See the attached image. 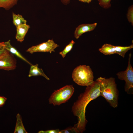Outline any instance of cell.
<instances>
[{"instance_id":"cell-18","label":"cell","mask_w":133,"mask_h":133,"mask_svg":"<svg viewBox=\"0 0 133 133\" xmlns=\"http://www.w3.org/2000/svg\"><path fill=\"white\" fill-rule=\"evenodd\" d=\"M127 17L129 23L133 25V6L132 5L128 8L127 14Z\"/></svg>"},{"instance_id":"cell-14","label":"cell","mask_w":133,"mask_h":133,"mask_svg":"<svg viewBox=\"0 0 133 133\" xmlns=\"http://www.w3.org/2000/svg\"><path fill=\"white\" fill-rule=\"evenodd\" d=\"M18 0H0V8L8 10L16 5Z\"/></svg>"},{"instance_id":"cell-2","label":"cell","mask_w":133,"mask_h":133,"mask_svg":"<svg viewBox=\"0 0 133 133\" xmlns=\"http://www.w3.org/2000/svg\"><path fill=\"white\" fill-rule=\"evenodd\" d=\"M100 86V95L103 97L114 108L118 104V92L114 78L100 77L96 80Z\"/></svg>"},{"instance_id":"cell-21","label":"cell","mask_w":133,"mask_h":133,"mask_svg":"<svg viewBox=\"0 0 133 133\" xmlns=\"http://www.w3.org/2000/svg\"><path fill=\"white\" fill-rule=\"evenodd\" d=\"M59 129L48 130L46 131L41 130L38 132L39 133H60Z\"/></svg>"},{"instance_id":"cell-24","label":"cell","mask_w":133,"mask_h":133,"mask_svg":"<svg viewBox=\"0 0 133 133\" xmlns=\"http://www.w3.org/2000/svg\"><path fill=\"white\" fill-rule=\"evenodd\" d=\"M79 1L84 3H89L93 0H78Z\"/></svg>"},{"instance_id":"cell-5","label":"cell","mask_w":133,"mask_h":133,"mask_svg":"<svg viewBox=\"0 0 133 133\" xmlns=\"http://www.w3.org/2000/svg\"><path fill=\"white\" fill-rule=\"evenodd\" d=\"M131 52L129 54L128 65L126 69L116 74L119 79L125 81L124 90L128 93H130V90L133 88V69L131 63Z\"/></svg>"},{"instance_id":"cell-17","label":"cell","mask_w":133,"mask_h":133,"mask_svg":"<svg viewBox=\"0 0 133 133\" xmlns=\"http://www.w3.org/2000/svg\"><path fill=\"white\" fill-rule=\"evenodd\" d=\"M75 43L74 41L73 40H72L65 47L63 50L59 53V54L63 58H64L66 54L71 51Z\"/></svg>"},{"instance_id":"cell-4","label":"cell","mask_w":133,"mask_h":133,"mask_svg":"<svg viewBox=\"0 0 133 133\" xmlns=\"http://www.w3.org/2000/svg\"><path fill=\"white\" fill-rule=\"evenodd\" d=\"M74 91V88L71 85H66L55 90L49 98V103L56 106L64 103L71 97Z\"/></svg>"},{"instance_id":"cell-22","label":"cell","mask_w":133,"mask_h":133,"mask_svg":"<svg viewBox=\"0 0 133 133\" xmlns=\"http://www.w3.org/2000/svg\"><path fill=\"white\" fill-rule=\"evenodd\" d=\"M7 98L3 96H0V107H2L5 104Z\"/></svg>"},{"instance_id":"cell-13","label":"cell","mask_w":133,"mask_h":133,"mask_svg":"<svg viewBox=\"0 0 133 133\" xmlns=\"http://www.w3.org/2000/svg\"><path fill=\"white\" fill-rule=\"evenodd\" d=\"M133 47V44L126 46H115L116 54H117L123 58H124L126 53Z\"/></svg>"},{"instance_id":"cell-26","label":"cell","mask_w":133,"mask_h":133,"mask_svg":"<svg viewBox=\"0 0 133 133\" xmlns=\"http://www.w3.org/2000/svg\"><path fill=\"white\" fill-rule=\"evenodd\" d=\"M6 50L4 48L0 49V56L2 53H4Z\"/></svg>"},{"instance_id":"cell-7","label":"cell","mask_w":133,"mask_h":133,"mask_svg":"<svg viewBox=\"0 0 133 133\" xmlns=\"http://www.w3.org/2000/svg\"><path fill=\"white\" fill-rule=\"evenodd\" d=\"M16 61L13 55L6 50L0 56V69L9 71L14 69Z\"/></svg>"},{"instance_id":"cell-16","label":"cell","mask_w":133,"mask_h":133,"mask_svg":"<svg viewBox=\"0 0 133 133\" xmlns=\"http://www.w3.org/2000/svg\"><path fill=\"white\" fill-rule=\"evenodd\" d=\"M114 45L108 44H104L99 49V51L105 55L113 54L112 50Z\"/></svg>"},{"instance_id":"cell-1","label":"cell","mask_w":133,"mask_h":133,"mask_svg":"<svg viewBox=\"0 0 133 133\" xmlns=\"http://www.w3.org/2000/svg\"><path fill=\"white\" fill-rule=\"evenodd\" d=\"M100 86L96 81L87 86L84 92L81 94L72 107L74 115L77 117L78 122L74 127L79 133H83L85 130L87 122L85 116L86 109L92 100L100 96Z\"/></svg>"},{"instance_id":"cell-11","label":"cell","mask_w":133,"mask_h":133,"mask_svg":"<svg viewBox=\"0 0 133 133\" xmlns=\"http://www.w3.org/2000/svg\"><path fill=\"white\" fill-rule=\"evenodd\" d=\"M38 66L37 64L34 65H31L28 77L41 76L47 80H49V78L44 73L42 69L38 68Z\"/></svg>"},{"instance_id":"cell-23","label":"cell","mask_w":133,"mask_h":133,"mask_svg":"<svg viewBox=\"0 0 133 133\" xmlns=\"http://www.w3.org/2000/svg\"><path fill=\"white\" fill-rule=\"evenodd\" d=\"M70 0H61V2L64 5H67L70 2Z\"/></svg>"},{"instance_id":"cell-20","label":"cell","mask_w":133,"mask_h":133,"mask_svg":"<svg viewBox=\"0 0 133 133\" xmlns=\"http://www.w3.org/2000/svg\"><path fill=\"white\" fill-rule=\"evenodd\" d=\"M77 129L74 126L60 131V133H79Z\"/></svg>"},{"instance_id":"cell-12","label":"cell","mask_w":133,"mask_h":133,"mask_svg":"<svg viewBox=\"0 0 133 133\" xmlns=\"http://www.w3.org/2000/svg\"><path fill=\"white\" fill-rule=\"evenodd\" d=\"M16 123L14 133H27L23 123L22 118L19 113L16 116Z\"/></svg>"},{"instance_id":"cell-15","label":"cell","mask_w":133,"mask_h":133,"mask_svg":"<svg viewBox=\"0 0 133 133\" xmlns=\"http://www.w3.org/2000/svg\"><path fill=\"white\" fill-rule=\"evenodd\" d=\"M13 23L16 27L20 25L26 24L27 21L20 15L12 13Z\"/></svg>"},{"instance_id":"cell-19","label":"cell","mask_w":133,"mask_h":133,"mask_svg":"<svg viewBox=\"0 0 133 133\" xmlns=\"http://www.w3.org/2000/svg\"><path fill=\"white\" fill-rule=\"evenodd\" d=\"M112 0H98L99 5L102 8L107 9L111 6V1Z\"/></svg>"},{"instance_id":"cell-3","label":"cell","mask_w":133,"mask_h":133,"mask_svg":"<svg viewBox=\"0 0 133 133\" xmlns=\"http://www.w3.org/2000/svg\"><path fill=\"white\" fill-rule=\"evenodd\" d=\"M73 81L78 85L88 86L91 84L93 80V73L89 66L80 65L73 70L72 75Z\"/></svg>"},{"instance_id":"cell-10","label":"cell","mask_w":133,"mask_h":133,"mask_svg":"<svg viewBox=\"0 0 133 133\" xmlns=\"http://www.w3.org/2000/svg\"><path fill=\"white\" fill-rule=\"evenodd\" d=\"M4 48L12 54H14L30 65L32 64L24 58L15 48L11 45L10 40L4 42Z\"/></svg>"},{"instance_id":"cell-8","label":"cell","mask_w":133,"mask_h":133,"mask_svg":"<svg viewBox=\"0 0 133 133\" xmlns=\"http://www.w3.org/2000/svg\"><path fill=\"white\" fill-rule=\"evenodd\" d=\"M97 25L96 23L81 24L77 27L74 32V37L78 39L83 33L94 30Z\"/></svg>"},{"instance_id":"cell-9","label":"cell","mask_w":133,"mask_h":133,"mask_svg":"<svg viewBox=\"0 0 133 133\" xmlns=\"http://www.w3.org/2000/svg\"><path fill=\"white\" fill-rule=\"evenodd\" d=\"M16 27V34L15 38L18 41L22 42L24 40L25 36L29 29V25L27 24L22 25Z\"/></svg>"},{"instance_id":"cell-25","label":"cell","mask_w":133,"mask_h":133,"mask_svg":"<svg viewBox=\"0 0 133 133\" xmlns=\"http://www.w3.org/2000/svg\"><path fill=\"white\" fill-rule=\"evenodd\" d=\"M4 42H0V49L4 48Z\"/></svg>"},{"instance_id":"cell-6","label":"cell","mask_w":133,"mask_h":133,"mask_svg":"<svg viewBox=\"0 0 133 133\" xmlns=\"http://www.w3.org/2000/svg\"><path fill=\"white\" fill-rule=\"evenodd\" d=\"M59 46L53 39H49L45 42L32 46L28 49L26 51L31 54L38 52H49L51 53L55 52V49Z\"/></svg>"}]
</instances>
